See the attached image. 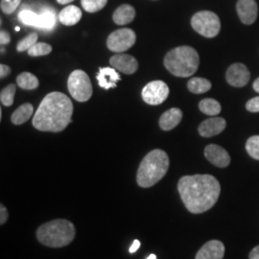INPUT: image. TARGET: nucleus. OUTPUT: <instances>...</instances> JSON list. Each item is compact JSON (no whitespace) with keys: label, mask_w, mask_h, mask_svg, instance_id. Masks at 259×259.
Listing matches in <instances>:
<instances>
[{"label":"nucleus","mask_w":259,"mask_h":259,"mask_svg":"<svg viewBox=\"0 0 259 259\" xmlns=\"http://www.w3.org/2000/svg\"><path fill=\"white\" fill-rule=\"evenodd\" d=\"M178 190L187 210L200 214L209 210L217 203L221 185L211 175H193L181 178Z\"/></svg>","instance_id":"f257e3e1"},{"label":"nucleus","mask_w":259,"mask_h":259,"mask_svg":"<svg viewBox=\"0 0 259 259\" xmlns=\"http://www.w3.org/2000/svg\"><path fill=\"white\" fill-rule=\"evenodd\" d=\"M73 113V104L71 100L62 93L47 94L39 104L33 126L41 132H62L71 122Z\"/></svg>","instance_id":"f03ea898"},{"label":"nucleus","mask_w":259,"mask_h":259,"mask_svg":"<svg viewBox=\"0 0 259 259\" xmlns=\"http://www.w3.org/2000/svg\"><path fill=\"white\" fill-rule=\"evenodd\" d=\"M169 157L164 151L156 149L148 153L140 162L137 181L140 187L148 188L158 183L166 175Z\"/></svg>","instance_id":"7ed1b4c3"},{"label":"nucleus","mask_w":259,"mask_h":259,"mask_svg":"<svg viewBox=\"0 0 259 259\" xmlns=\"http://www.w3.org/2000/svg\"><path fill=\"white\" fill-rule=\"evenodd\" d=\"M74 225L65 219H56L41 225L37 231V240L50 248H62L74 240Z\"/></svg>","instance_id":"20e7f679"},{"label":"nucleus","mask_w":259,"mask_h":259,"mask_svg":"<svg viewBox=\"0 0 259 259\" xmlns=\"http://www.w3.org/2000/svg\"><path fill=\"white\" fill-rule=\"evenodd\" d=\"M199 65V54L190 47H176L170 50L164 58L167 70L177 77L192 76L198 70Z\"/></svg>","instance_id":"39448f33"},{"label":"nucleus","mask_w":259,"mask_h":259,"mask_svg":"<svg viewBox=\"0 0 259 259\" xmlns=\"http://www.w3.org/2000/svg\"><path fill=\"white\" fill-rule=\"evenodd\" d=\"M191 26L197 33L204 37H214L221 30V22L215 13L210 11H201L192 17Z\"/></svg>","instance_id":"423d86ee"},{"label":"nucleus","mask_w":259,"mask_h":259,"mask_svg":"<svg viewBox=\"0 0 259 259\" xmlns=\"http://www.w3.org/2000/svg\"><path fill=\"white\" fill-rule=\"evenodd\" d=\"M68 92L78 102L89 101L93 95V84L83 70H75L68 77Z\"/></svg>","instance_id":"0eeeda50"},{"label":"nucleus","mask_w":259,"mask_h":259,"mask_svg":"<svg viewBox=\"0 0 259 259\" xmlns=\"http://www.w3.org/2000/svg\"><path fill=\"white\" fill-rule=\"evenodd\" d=\"M136 33L129 28H122L112 32L107 39V47L113 52L121 53L136 44Z\"/></svg>","instance_id":"6e6552de"},{"label":"nucleus","mask_w":259,"mask_h":259,"mask_svg":"<svg viewBox=\"0 0 259 259\" xmlns=\"http://www.w3.org/2000/svg\"><path fill=\"white\" fill-rule=\"evenodd\" d=\"M141 95L144 102L157 106L166 100L169 95V88L163 81H153L143 88Z\"/></svg>","instance_id":"1a4fd4ad"},{"label":"nucleus","mask_w":259,"mask_h":259,"mask_svg":"<svg viewBox=\"0 0 259 259\" xmlns=\"http://www.w3.org/2000/svg\"><path fill=\"white\" fill-rule=\"evenodd\" d=\"M250 78V71L243 64H233L228 68L226 73L227 82L235 88L245 87L249 83Z\"/></svg>","instance_id":"9d476101"},{"label":"nucleus","mask_w":259,"mask_h":259,"mask_svg":"<svg viewBox=\"0 0 259 259\" xmlns=\"http://www.w3.org/2000/svg\"><path fill=\"white\" fill-rule=\"evenodd\" d=\"M204 156L211 164L220 168L228 167L231 163V157L227 150L216 144L207 145L204 148Z\"/></svg>","instance_id":"9b49d317"},{"label":"nucleus","mask_w":259,"mask_h":259,"mask_svg":"<svg viewBox=\"0 0 259 259\" xmlns=\"http://www.w3.org/2000/svg\"><path fill=\"white\" fill-rule=\"evenodd\" d=\"M236 10L242 23L250 25L256 20L258 6L255 0H238Z\"/></svg>","instance_id":"f8f14e48"},{"label":"nucleus","mask_w":259,"mask_h":259,"mask_svg":"<svg viewBox=\"0 0 259 259\" xmlns=\"http://www.w3.org/2000/svg\"><path fill=\"white\" fill-rule=\"evenodd\" d=\"M111 67L125 74H133L139 69V63L133 56L117 54L110 59Z\"/></svg>","instance_id":"ddd939ff"},{"label":"nucleus","mask_w":259,"mask_h":259,"mask_svg":"<svg viewBox=\"0 0 259 259\" xmlns=\"http://www.w3.org/2000/svg\"><path fill=\"white\" fill-rule=\"evenodd\" d=\"M225 255V246L221 241L206 242L199 250L195 259H223Z\"/></svg>","instance_id":"4468645a"},{"label":"nucleus","mask_w":259,"mask_h":259,"mask_svg":"<svg viewBox=\"0 0 259 259\" xmlns=\"http://www.w3.org/2000/svg\"><path fill=\"white\" fill-rule=\"evenodd\" d=\"M226 126L227 122L223 117H211L200 124L198 132L204 138H211L221 134Z\"/></svg>","instance_id":"2eb2a0df"},{"label":"nucleus","mask_w":259,"mask_h":259,"mask_svg":"<svg viewBox=\"0 0 259 259\" xmlns=\"http://www.w3.org/2000/svg\"><path fill=\"white\" fill-rule=\"evenodd\" d=\"M120 75L116 72V69L113 67H100L99 73L97 74V80L99 85L105 89L110 90L116 87V83L120 81Z\"/></svg>","instance_id":"dca6fc26"},{"label":"nucleus","mask_w":259,"mask_h":259,"mask_svg":"<svg viewBox=\"0 0 259 259\" xmlns=\"http://www.w3.org/2000/svg\"><path fill=\"white\" fill-rule=\"evenodd\" d=\"M183 118V111L178 108H173L162 113L159 118V127L163 131H170L176 128Z\"/></svg>","instance_id":"f3484780"},{"label":"nucleus","mask_w":259,"mask_h":259,"mask_svg":"<svg viewBox=\"0 0 259 259\" xmlns=\"http://www.w3.org/2000/svg\"><path fill=\"white\" fill-rule=\"evenodd\" d=\"M58 18L61 23H63L65 26H72L81 20L82 12L78 7L69 5L60 12Z\"/></svg>","instance_id":"a211bd4d"},{"label":"nucleus","mask_w":259,"mask_h":259,"mask_svg":"<svg viewBox=\"0 0 259 259\" xmlns=\"http://www.w3.org/2000/svg\"><path fill=\"white\" fill-rule=\"evenodd\" d=\"M136 18V10L129 4H123L113 13L112 19L118 25H126Z\"/></svg>","instance_id":"6ab92c4d"},{"label":"nucleus","mask_w":259,"mask_h":259,"mask_svg":"<svg viewBox=\"0 0 259 259\" xmlns=\"http://www.w3.org/2000/svg\"><path fill=\"white\" fill-rule=\"evenodd\" d=\"M33 112L34 107L31 104H23L14 111L11 120L15 125H21L30 119V117L33 115Z\"/></svg>","instance_id":"aec40b11"},{"label":"nucleus","mask_w":259,"mask_h":259,"mask_svg":"<svg viewBox=\"0 0 259 259\" xmlns=\"http://www.w3.org/2000/svg\"><path fill=\"white\" fill-rule=\"evenodd\" d=\"M187 88L190 93L201 94V93H207L211 89V83L207 79L201 78V77H195L188 81Z\"/></svg>","instance_id":"412c9836"},{"label":"nucleus","mask_w":259,"mask_h":259,"mask_svg":"<svg viewBox=\"0 0 259 259\" xmlns=\"http://www.w3.org/2000/svg\"><path fill=\"white\" fill-rule=\"evenodd\" d=\"M199 109L204 114L209 116L218 115L221 112V105L218 101L212 98H205L199 103Z\"/></svg>","instance_id":"4be33fe9"},{"label":"nucleus","mask_w":259,"mask_h":259,"mask_svg":"<svg viewBox=\"0 0 259 259\" xmlns=\"http://www.w3.org/2000/svg\"><path fill=\"white\" fill-rule=\"evenodd\" d=\"M17 83L20 89L23 90H35L38 87V80L35 75L30 72H23L17 78Z\"/></svg>","instance_id":"5701e85b"},{"label":"nucleus","mask_w":259,"mask_h":259,"mask_svg":"<svg viewBox=\"0 0 259 259\" xmlns=\"http://www.w3.org/2000/svg\"><path fill=\"white\" fill-rule=\"evenodd\" d=\"M56 25V15L53 11L47 10L39 15L37 28L42 30H52Z\"/></svg>","instance_id":"b1692460"},{"label":"nucleus","mask_w":259,"mask_h":259,"mask_svg":"<svg viewBox=\"0 0 259 259\" xmlns=\"http://www.w3.org/2000/svg\"><path fill=\"white\" fill-rule=\"evenodd\" d=\"M19 19L25 25L37 28L39 15H37L30 10H22L19 14Z\"/></svg>","instance_id":"393cba45"},{"label":"nucleus","mask_w":259,"mask_h":259,"mask_svg":"<svg viewBox=\"0 0 259 259\" xmlns=\"http://www.w3.org/2000/svg\"><path fill=\"white\" fill-rule=\"evenodd\" d=\"M15 94H16V85L13 83L7 85L5 89H3L0 93V100H1L2 105L6 106V107L12 106L14 103Z\"/></svg>","instance_id":"a878e982"},{"label":"nucleus","mask_w":259,"mask_h":259,"mask_svg":"<svg viewBox=\"0 0 259 259\" xmlns=\"http://www.w3.org/2000/svg\"><path fill=\"white\" fill-rule=\"evenodd\" d=\"M108 0H81V4L84 11L89 13L99 12L106 6Z\"/></svg>","instance_id":"bb28decb"},{"label":"nucleus","mask_w":259,"mask_h":259,"mask_svg":"<svg viewBox=\"0 0 259 259\" xmlns=\"http://www.w3.org/2000/svg\"><path fill=\"white\" fill-rule=\"evenodd\" d=\"M52 51V47L46 42H37L34 47L28 50V54L31 57H39L50 54Z\"/></svg>","instance_id":"cd10ccee"},{"label":"nucleus","mask_w":259,"mask_h":259,"mask_svg":"<svg viewBox=\"0 0 259 259\" xmlns=\"http://www.w3.org/2000/svg\"><path fill=\"white\" fill-rule=\"evenodd\" d=\"M246 150L250 157L259 160V136L250 137L246 142Z\"/></svg>","instance_id":"c85d7f7f"},{"label":"nucleus","mask_w":259,"mask_h":259,"mask_svg":"<svg viewBox=\"0 0 259 259\" xmlns=\"http://www.w3.org/2000/svg\"><path fill=\"white\" fill-rule=\"evenodd\" d=\"M37 33H31L30 35H28L27 37L22 38L21 40H19L18 44L17 49L19 52H23L25 50H29L32 47H34L37 44Z\"/></svg>","instance_id":"c756f323"},{"label":"nucleus","mask_w":259,"mask_h":259,"mask_svg":"<svg viewBox=\"0 0 259 259\" xmlns=\"http://www.w3.org/2000/svg\"><path fill=\"white\" fill-rule=\"evenodd\" d=\"M20 2L21 0H1V11L6 15H10L18 9Z\"/></svg>","instance_id":"7c9ffc66"},{"label":"nucleus","mask_w":259,"mask_h":259,"mask_svg":"<svg viewBox=\"0 0 259 259\" xmlns=\"http://www.w3.org/2000/svg\"><path fill=\"white\" fill-rule=\"evenodd\" d=\"M246 109L250 112H259V96L249 100L246 104Z\"/></svg>","instance_id":"2f4dec72"},{"label":"nucleus","mask_w":259,"mask_h":259,"mask_svg":"<svg viewBox=\"0 0 259 259\" xmlns=\"http://www.w3.org/2000/svg\"><path fill=\"white\" fill-rule=\"evenodd\" d=\"M8 218H9V212L6 206H4V204H0V225L3 226L5 223L7 222Z\"/></svg>","instance_id":"473e14b6"},{"label":"nucleus","mask_w":259,"mask_h":259,"mask_svg":"<svg viewBox=\"0 0 259 259\" xmlns=\"http://www.w3.org/2000/svg\"><path fill=\"white\" fill-rule=\"evenodd\" d=\"M11 40V36L7 31H1L0 33V42L1 45H8Z\"/></svg>","instance_id":"72a5a7b5"},{"label":"nucleus","mask_w":259,"mask_h":259,"mask_svg":"<svg viewBox=\"0 0 259 259\" xmlns=\"http://www.w3.org/2000/svg\"><path fill=\"white\" fill-rule=\"evenodd\" d=\"M10 72H11V68L8 65H0V77H1V79L7 77L10 74Z\"/></svg>","instance_id":"f704fd0d"},{"label":"nucleus","mask_w":259,"mask_h":259,"mask_svg":"<svg viewBox=\"0 0 259 259\" xmlns=\"http://www.w3.org/2000/svg\"><path fill=\"white\" fill-rule=\"evenodd\" d=\"M249 259H259V245L254 247L249 255Z\"/></svg>","instance_id":"c9c22d12"},{"label":"nucleus","mask_w":259,"mask_h":259,"mask_svg":"<svg viewBox=\"0 0 259 259\" xmlns=\"http://www.w3.org/2000/svg\"><path fill=\"white\" fill-rule=\"evenodd\" d=\"M139 247H140V241H134V243L132 244V246H131V248H130V252H131V253H134V252H136L137 250H139Z\"/></svg>","instance_id":"e433bc0d"},{"label":"nucleus","mask_w":259,"mask_h":259,"mask_svg":"<svg viewBox=\"0 0 259 259\" xmlns=\"http://www.w3.org/2000/svg\"><path fill=\"white\" fill-rule=\"evenodd\" d=\"M252 88H253V90L256 92V93H259V78H257L253 83H252Z\"/></svg>","instance_id":"4c0bfd02"},{"label":"nucleus","mask_w":259,"mask_h":259,"mask_svg":"<svg viewBox=\"0 0 259 259\" xmlns=\"http://www.w3.org/2000/svg\"><path fill=\"white\" fill-rule=\"evenodd\" d=\"M57 1H58V3H60V4H67V3L72 2L73 0H57Z\"/></svg>","instance_id":"58836bf2"},{"label":"nucleus","mask_w":259,"mask_h":259,"mask_svg":"<svg viewBox=\"0 0 259 259\" xmlns=\"http://www.w3.org/2000/svg\"><path fill=\"white\" fill-rule=\"evenodd\" d=\"M147 259H157V255L156 254H150Z\"/></svg>","instance_id":"ea45409f"},{"label":"nucleus","mask_w":259,"mask_h":259,"mask_svg":"<svg viewBox=\"0 0 259 259\" xmlns=\"http://www.w3.org/2000/svg\"><path fill=\"white\" fill-rule=\"evenodd\" d=\"M20 30V28L19 27H16V31H19Z\"/></svg>","instance_id":"a19ab883"}]
</instances>
